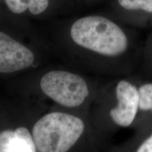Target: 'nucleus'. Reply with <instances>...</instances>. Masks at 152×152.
Returning a JSON list of instances; mask_svg holds the SVG:
<instances>
[{
    "mask_svg": "<svg viewBox=\"0 0 152 152\" xmlns=\"http://www.w3.org/2000/svg\"><path fill=\"white\" fill-rule=\"evenodd\" d=\"M136 152H152V134L144 140Z\"/></svg>",
    "mask_w": 152,
    "mask_h": 152,
    "instance_id": "obj_10",
    "label": "nucleus"
},
{
    "mask_svg": "<svg viewBox=\"0 0 152 152\" xmlns=\"http://www.w3.org/2000/svg\"><path fill=\"white\" fill-rule=\"evenodd\" d=\"M8 11L14 17L28 20H49L75 13V0H3Z\"/></svg>",
    "mask_w": 152,
    "mask_h": 152,
    "instance_id": "obj_4",
    "label": "nucleus"
},
{
    "mask_svg": "<svg viewBox=\"0 0 152 152\" xmlns=\"http://www.w3.org/2000/svg\"><path fill=\"white\" fill-rule=\"evenodd\" d=\"M139 91V106L142 111H152V83L142 85Z\"/></svg>",
    "mask_w": 152,
    "mask_h": 152,
    "instance_id": "obj_9",
    "label": "nucleus"
},
{
    "mask_svg": "<svg viewBox=\"0 0 152 152\" xmlns=\"http://www.w3.org/2000/svg\"><path fill=\"white\" fill-rule=\"evenodd\" d=\"M33 135L25 127L0 132V152H35Z\"/></svg>",
    "mask_w": 152,
    "mask_h": 152,
    "instance_id": "obj_7",
    "label": "nucleus"
},
{
    "mask_svg": "<svg viewBox=\"0 0 152 152\" xmlns=\"http://www.w3.org/2000/svg\"><path fill=\"white\" fill-rule=\"evenodd\" d=\"M39 87L47 97L64 107H77L84 103L89 95L88 85L83 77L62 70L45 74Z\"/></svg>",
    "mask_w": 152,
    "mask_h": 152,
    "instance_id": "obj_3",
    "label": "nucleus"
},
{
    "mask_svg": "<svg viewBox=\"0 0 152 152\" xmlns=\"http://www.w3.org/2000/svg\"><path fill=\"white\" fill-rule=\"evenodd\" d=\"M117 106L110 111L112 120L121 127L130 126L135 118L139 106V91L126 80H121L115 88Z\"/></svg>",
    "mask_w": 152,
    "mask_h": 152,
    "instance_id": "obj_6",
    "label": "nucleus"
},
{
    "mask_svg": "<svg viewBox=\"0 0 152 152\" xmlns=\"http://www.w3.org/2000/svg\"><path fill=\"white\" fill-rule=\"evenodd\" d=\"M118 4L125 10H143L152 13V0H117Z\"/></svg>",
    "mask_w": 152,
    "mask_h": 152,
    "instance_id": "obj_8",
    "label": "nucleus"
},
{
    "mask_svg": "<svg viewBox=\"0 0 152 152\" xmlns=\"http://www.w3.org/2000/svg\"><path fill=\"white\" fill-rule=\"evenodd\" d=\"M85 130L83 120L71 114L52 112L34 125L32 135L39 152H67Z\"/></svg>",
    "mask_w": 152,
    "mask_h": 152,
    "instance_id": "obj_2",
    "label": "nucleus"
},
{
    "mask_svg": "<svg viewBox=\"0 0 152 152\" xmlns=\"http://www.w3.org/2000/svg\"><path fill=\"white\" fill-rule=\"evenodd\" d=\"M76 4H77V3H76Z\"/></svg>",
    "mask_w": 152,
    "mask_h": 152,
    "instance_id": "obj_11",
    "label": "nucleus"
},
{
    "mask_svg": "<svg viewBox=\"0 0 152 152\" xmlns=\"http://www.w3.org/2000/svg\"><path fill=\"white\" fill-rule=\"evenodd\" d=\"M73 17L67 20V32L75 48L109 57L121 56L128 49L127 35L109 18L99 15Z\"/></svg>",
    "mask_w": 152,
    "mask_h": 152,
    "instance_id": "obj_1",
    "label": "nucleus"
},
{
    "mask_svg": "<svg viewBox=\"0 0 152 152\" xmlns=\"http://www.w3.org/2000/svg\"><path fill=\"white\" fill-rule=\"evenodd\" d=\"M36 54L29 45L0 31V73H13L28 69L36 61Z\"/></svg>",
    "mask_w": 152,
    "mask_h": 152,
    "instance_id": "obj_5",
    "label": "nucleus"
}]
</instances>
